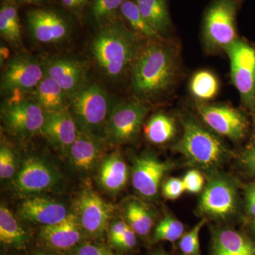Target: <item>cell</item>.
Instances as JSON below:
<instances>
[{
    "instance_id": "cell-40",
    "label": "cell",
    "mask_w": 255,
    "mask_h": 255,
    "mask_svg": "<svg viewBox=\"0 0 255 255\" xmlns=\"http://www.w3.org/2000/svg\"><path fill=\"white\" fill-rule=\"evenodd\" d=\"M129 228L130 226L124 219H114L112 222H110L108 231H107V236H108L110 244L121 237Z\"/></svg>"
},
{
    "instance_id": "cell-23",
    "label": "cell",
    "mask_w": 255,
    "mask_h": 255,
    "mask_svg": "<svg viewBox=\"0 0 255 255\" xmlns=\"http://www.w3.org/2000/svg\"><path fill=\"white\" fill-rule=\"evenodd\" d=\"M31 235L7 207L0 206V242L5 248L16 251H24Z\"/></svg>"
},
{
    "instance_id": "cell-16",
    "label": "cell",
    "mask_w": 255,
    "mask_h": 255,
    "mask_svg": "<svg viewBox=\"0 0 255 255\" xmlns=\"http://www.w3.org/2000/svg\"><path fill=\"white\" fill-rule=\"evenodd\" d=\"M45 75L55 80L70 99L87 81V67L82 60L69 56L48 58L41 62Z\"/></svg>"
},
{
    "instance_id": "cell-3",
    "label": "cell",
    "mask_w": 255,
    "mask_h": 255,
    "mask_svg": "<svg viewBox=\"0 0 255 255\" xmlns=\"http://www.w3.org/2000/svg\"><path fill=\"white\" fill-rule=\"evenodd\" d=\"M181 122L182 135L174 145V150L191 165L211 177L218 174V170L231 159L232 151L219 135L203 126L191 114L182 115Z\"/></svg>"
},
{
    "instance_id": "cell-15",
    "label": "cell",
    "mask_w": 255,
    "mask_h": 255,
    "mask_svg": "<svg viewBox=\"0 0 255 255\" xmlns=\"http://www.w3.org/2000/svg\"><path fill=\"white\" fill-rule=\"evenodd\" d=\"M27 24L32 38L44 45L66 41L71 33L68 21L49 9H34L27 13Z\"/></svg>"
},
{
    "instance_id": "cell-11",
    "label": "cell",
    "mask_w": 255,
    "mask_h": 255,
    "mask_svg": "<svg viewBox=\"0 0 255 255\" xmlns=\"http://www.w3.org/2000/svg\"><path fill=\"white\" fill-rule=\"evenodd\" d=\"M44 77L41 62L26 53L14 55L6 62L1 73V95L8 97L33 92Z\"/></svg>"
},
{
    "instance_id": "cell-44",
    "label": "cell",
    "mask_w": 255,
    "mask_h": 255,
    "mask_svg": "<svg viewBox=\"0 0 255 255\" xmlns=\"http://www.w3.org/2000/svg\"><path fill=\"white\" fill-rule=\"evenodd\" d=\"M32 255H61L59 253H53V252H37Z\"/></svg>"
},
{
    "instance_id": "cell-31",
    "label": "cell",
    "mask_w": 255,
    "mask_h": 255,
    "mask_svg": "<svg viewBox=\"0 0 255 255\" xmlns=\"http://www.w3.org/2000/svg\"><path fill=\"white\" fill-rule=\"evenodd\" d=\"M184 226L172 215L167 214L160 220L154 231L152 240L155 243L167 241L174 243L184 235Z\"/></svg>"
},
{
    "instance_id": "cell-41",
    "label": "cell",
    "mask_w": 255,
    "mask_h": 255,
    "mask_svg": "<svg viewBox=\"0 0 255 255\" xmlns=\"http://www.w3.org/2000/svg\"><path fill=\"white\" fill-rule=\"evenodd\" d=\"M246 206L248 214L255 217V182L247 187Z\"/></svg>"
},
{
    "instance_id": "cell-32",
    "label": "cell",
    "mask_w": 255,
    "mask_h": 255,
    "mask_svg": "<svg viewBox=\"0 0 255 255\" xmlns=\"http://www.w3.org/2000/svg\"><path fill=\"white\" fill-rule=\"evenodd\" d=\"M126 0H93L92 14L98 22L102 24L115 19L114 16L120 11L121 6Z\"/></svg>"
},
{
    "instance_id": "cell-19",
    "label": "cell",
    "mask_w": 255,
    "mask_h": 255,
    "mask_svg": "<svg viewBox=\"0 0 255 255\" xmlns=\"http://www.w3.org/2000/svg\"><path fill=\"white\" fill-rule=\"evenodd\" d=\"M42 135L62 153L67 152L78 138L80 129L68 109L58 112H44Z\"/></svg>"
},
{
    "instance_id": "cell-37",
    "label": "cell",
    "mask_w": 255,
    "mask_h": 255,
    "mask_svg": "<svg viewBox=\"0 0 255 255\" xmlns=\"http://www.w3.org/2000/svg\"><path fill=\"white\" fill-rule=\"evenodd\" d=\"M185 191L182 179L179 178H169L162 186V194L169 200H175Z\"/></svg>"
},
{
    "instance_id": "cell-33",
    "label": "cell",
    "mask_w": 255,
    "mask_h": 255,
    "mask_svg": "<svg viewBox=\"0 0 255 255\" xmlns=\"http://www.w3.org/2000/svg\"><path fill=\"white\" fill-rule=\"evenodd\" d=\"M207 219L203 218L189 232L183 235L179 241V248L183 255H201L199 235Z\"/></svg>"
},
{
    "instance_id": "cell-28",
    "label": "cell",
    "mask_w": 255,
    "mask_h": 255,
    "mask_svg": "<svg viewBox=\"0 0 255 255\" xmlns=\"http://www.w3.org/2000/svg\"><path fill=\"white\" fill-rule=\"evenodd\" d=\"M189 89L196 102L208 103L219 94L220 82L214 73L209 70H201L191 77Z\"/></svg>"
},
{
    "instance_id": "cell-18",
    "label": "cell",
    "mask_w": 255,
    "mask_h": 255,
    "mask_svg": "<svg viewBox=\"0 0 255 255\" xmlns=\"http://www.w3.org/2000/svg\"><path fill=\"white\" fill-rule=\"evenodd\" d=\"M85 237L78 217L75 213H69L61 222L50 226H42L38 238L48 249L58 251H69L78 246Z\"/></svg>"
},
{
    "instance_id": "cell-10",
    "label": "cell",
    "mask_w": 255,
    "mask_h": 255,
    "mask_svg": "<svg viewBox=\"0 0 255 255\" xmlns=\"http://www.w3.org/2000/svg\"><path fill=\"white\" fill-rule=\"evenodd\" d=\"M61 182V174L54 164L40 156H30L12 179L11 187L18 196L26 199L54 190Z\"/></svg>"
},
{
    "instance_id": "cell-7",
    "label": "cell",
    "mask_w": 255,
    "mask_h": 255,
    "mask_svg": "<svg viewBox=\"0 0 255 255\" xmlns=\"http://www.w3.org/2000/svg\"><path fill=\"white\" fill-rule=\"evenodd\" d=\"M149 110L146 102L135 97L114 105L106 124V142L123 145L135 141Z\"/></svg>"
},
{
    "instance_id": "cell-36",
    "label": "cell",
    "mask_w": 255,
    "mask_h": 255,
    "mask_svg": "<svg viewBox=\"0 0 255 255\" xmlns=\"http://www.w3.org/2000/svg\"><path fill=\"white\" fill-rule=\"evenodd\" d=\"M182 181L185 190L191 194H197L204 189V177L198 169H191L187 172Z\"/></svg>"
},
{
    "instance_id": "cell-48",
    "label": "cell",
    "mask_w": 255,
    "mask_h": 255,
    "mask_svg": "<svg viewBox=\"0 0 255 255\" xmlns=\"http://www.w3.org/2000/svg\"><path fill=\"white\" fill-rule=\"evenodd\" d=\"M84 1H87V0H84Z\"/></svg>"
},
{
    "instance_id": "cell-29",
    "label": "cell",
    "mask_w": 255,
    "mask_h": 255,
    "mask_svg": "<svg viewBox=\"0 0 255 255\" xmlns=\"http://www.w3.org/2000/svg\"><path fill=\"white\" fill-rule=\"evenodd\" d=\"M0 34L13 46L21 41V27L16 6L10 0H5L0 9Z\"/></svg>"
},
{
    "instance_id": "cell-30",
    "label": "cell",
    "mask_w": 255,
    "mask_h": 255,
    "mask_svg": "<svg viewBox=\"0 0 255 255\" xmlns=\"http://www.w3.org/2000/svg\"><path fill=\"white\" fill-rule=\"evenodd\" d=\"M120 12L129 23L132 31L140 35L144 39L162 38L142 16L135 1L126 0L121 6Z\"/></svg>"
},
{
    "instance_id": "cell-12",
    "label": "cell",
    "mask_w": 255,
    "mask_h": 255,
    "mask_svg": "<svg viewBox=\"0 0 255 255\" xmlns=\"http://www.w3.org/2000/svg\"><path fill=\"white\" fill-rule=\"evenodd\" d=\"M196 110L201 120L212 131L234 142H241L249 130V121L241 110L226 105L196 102Z\"/></svg>"
},
{
    "instance_id": "cell-43",
    "label": "cell",
    "mask_w": 255,
    "mask_h": 255,
    "mask_svg": "<svg viewBox=\"0 0 255 255\" xmlns=\"http://www.w3.org/2000/svg\"><path fill=\"white\" fill-rule=\"evenodd\" d=\"M8 55H9V51H8V50L6 49V48H4V47L2 46L1 47V60H2L3 58V61L5 59H6V58H7Z\"/></svg>"
},
{
    "instance_id": "cell-2",
    "label": "cell",
    "mask_w": 255,
    "mask_h": 255,
    "mask_svg": "<svg viewBox=\"0 0 255 255\" xmlns=\"http://www.w3.org/2000/svg\"><path fill=\"white\" fill-rule=\"evenodd\" d=\"M146 40L119 20L103 23L92 39L90 50L96 65L112 81L130 73L132 63Z\"/></svg>"
},
{
    "instance_id": "cell-1",
    "label": "cell",
    "mask_w": 255,
    "mask_h": 255,
    "mask_svg": "<svg viewBox=\"0 0 255 255\" xmlns=\"http://www.w3.org/2000/svg\"><path fill=\"white\" fill-rule=\"evenodd\" d=\"M179 56L172 45L162 38L146 40L130 69L135 98L147 102L168 94L179 77Z\"/></svg>"
},
{
    "instance_id": "cell-4",
    "label": "cell",
    "mask_w": 255,
    "mask_h": 255,
    "mask_svg": "<svg viewBox=\"0 0 255 255\" xmlns=\"http://www.w3.org/2000/svg\"><path fill=\"white\" fill-rule=\"evenodd\" d=\"M98 84L87 81L70 99L68 110L80 130L104 137L106 124L114 105Z\"/></svg>"
},
{
    "instance_id": "cell-27",
    "label": "cell",
    "mask_w": 255,
    "mask_h": 255,
    "mask_svg": "<svg viewBox=\"0 0 255 255\" xmlns=\"http://www.w3.org/2000/svg\"><path fill=\"white\" fill-rule=\"evenodd\" d=\"M125 221L137 236H146L154 225V214L145 203L132 199L124 208Z\"/></svg>"
},
{
    "instance_id": "cell-46",
    "label": "cell",
    "mask_w": 255,
    "mask_h": 255,
    "mask_svg": "<svg viewBox=\"0 0 255 255\" xmlns=\"http://www.w3.org/2000/svg\"><path fill=\"white\" fill-rule=\"evenodd\" d=\"M151 255H169L168 254H167V253H164V252L162 251H157L155 252V253H152Z\"/></svg>"
},
{
    "instance_id": "cell-20",
    "label": "cell",
    "mask_w": 255,
    "mask_h": 255,
    "mask_svg": "<svg viewBox=\"0 0 255 255\" xmlns=\"http://www.w3.org/2000/svg\"><path fill=\"white\" fill-rule=\"evenodd\" d=\"M18 217L28 223L50 226L66 219L69 212L62 203L43 196L26 198L18 207Z\"/></svg>"
},
{
    "instance_id": "cell-14",
    "label": "cell",
    "mask_w": 255,
    "mask_h": 255,
    "mask_svg": "<svg viewBox=\"0 0 255 255\" xmlns=\"http://www.w3.org/2000/svg\"><path fill=\"white\" fill-rule=\"evenodd\" d=\"M172 167V162L162 160L151 151L142 152L132 162V187L144 199L154 200L158 196L162 179Z\"/></svg>"
},
{
    "instance_id": "cell-22",
    "label": "cell",
    "mask_w": 255,
    "mask_h": 255,
    "mask_svg": "<svg viewBox=\"0 0 255 255\" xmlns=\"http://www.w3.org/2000/svg\"><path fill=\"white\" fill-rule=\"evenodd\" d=\"M211 255H255V243L234 230L219 228L213 233Z\"/></svg>"
},
{
    "instance_id": "cell-6",
    "label": "cell",
    "mask_w": 255,
    "mask_h": 255,
    "mask_svg": "<svg viewBox=\"0 0 255 255\" xmlns=\"http://www.w3.org/2000/svg\"><path fill=\"white\" fill-rule=\"evenodd\" d=\"M24 95L6 97L1 105V119L4 128L20 140H27L42 134L45 114L34 100Z\"/></svg>"
},
{
    "instance_id": "cell-47",
    "label": "cell",
    "mask_w": 255,
    "mask_h": 255,
    "mask_svg": "<svg viewBox=\"0 0 255 255\" xmlns=\"http://www.w3.org/2000/svg\"><path fill=\"white\" fill-rule=\"evenodd\" d=\"M253 230H254V231L255 232V217H254V219H253Z\"/></svg>"
},
{
    "instance_id": "cell-24",
    "label": "cell",
    "mask_w": 255,
    "mask_h": 255,
    "mask_svg": "<svg viewBox=\"0 0 255 255\" xmlns=\"http://www.w3.org/2000/svg\"><path fill=\"white\" fill-rule=\"evenodd\" d=\"M33 98L44 112H58L68 108L69 98L61 87L45 75L33 92Z\"/></svg>"
},
{
    "instance_id": "cell-39",
    "label": "cell",
    "mask_w": 255,
    "mask_h": 255,
    "mask_svg": "<svg viewBox=\"0 0 255 255\" xmlns=\"http://www.w3.org/2000/svg\"><path fill=\"white\" fill-rule=\"evenodd\" d=\"M136 233L129 228L118 239L113 242L111 246L121 251L131 250L137 244Z\"/></svg>"
},
{
    "instance_id": "cell-42",
    "label": "cell",
    "mask_w": 255,
    "mask_h": 255,
    "mask_svg": "<svg viewBox=\"0 0 255 255\" xmlns=\"http://www.w3.org/2000/svg\"><path fill=\"white\" fill-rule=\"evenodd\" d=\"M67 7L71 9H78L82 7L86 1L84 0H60Z\"/></svg>"
},
{
    "instance_id": "cell-5",
    "label": "cell",
    "mask_w": 255,
    "mask_h": 255,
    "mask_svg": "<svg viewBox=\"0 0 255 255\" xmlns=\"http://www.w3.org/2000/svg\"><path fill=\"white\" fill-rule=\"evenodd\" d=\"M237 0H214L203 21V42L209 53L225 51L238 39Z\"/></svg>"
},
{
    "instance_id": "cell-8",
    "label": "cell",
    "mask_w": 255,
    "mask_h": 255,
    "mask_svg": "<svg viewBox=\"0 0 255 255\" xmlns=\"http://www.w3.org/2000/svg\"><path fill=\"white\" fill-rule=\"evenodd\" d=\"M231 67L233 85L239 92L242 104L255 119V49L238 38L225 50Z\"/></svg>"
},
{
    "instance_id": "cell-38",
    "label": "cell",
    "mask_w": 255,
    "mask_h": 255,
    "mask_svg": "<svg viewBox=\"0 0 255 255\" xmlns=\"http://www.w3.org/2000/svg\"><path fill=\"white\" fill-rule=\"evenodd\" d=\"M240 162L249 173L255 175V134L250 143L241 152Z\"/></svg>"
},
{
    "instance_id": "cell-34",
    "label": "cell",
    "mask_w": 255,
    "mask_h": 255,
    "mask_svg": "<svg viewBox=\"0 0 255 255\" xmlns=\"http://www.w3.org/2000/svg\"><path fill=\"white\" fill-rule=\"evenodd\" d=\"M17 173V161L14 150L1 142L0 147V178L1 181L13 179Z\"/></svg>"
},
{
    "instance_id": "cell-21",
    "label": "cell",
    "mask_w": 255,
    "mask_h": 255,
    "mask_svg": "<svg viewBox=\"0 0 255 255\" xmlns=\"http://www.w3.org/2000/svg\"><path fill=\"white\" fill-rule=\"evenodd\" d=\"M98 169L99 184L110 194H117L122 191L131 176L125 159L117 151L104 157Z\"/></svg>"
},
{
    "instance_id": "cell-17",
    "label": "cell",
    "mask_w": 255,
    "mask_h": 255,
    "mask_svg": "<svg viewBox=\"0 0 255 255\" xmlns=\"http://www.w3.org/2000/svg\"><path fill=\"white\" fill-rule=\"evenodd\" d=\"M106 140L101 135L80 130L78 138L66 155L72 168L80 174H89L104 158Z\"/></svg>"
},
{
    "instance_id": "cell-25",
    "label": "cell",
    "mask_w": 255,
    "mask_h": 255,
    "mask_svg": "<svg viewBox=\"0 0 255 255\" xmlns=\"http://www.w3.org/2000/svg\"><path fill=\"white\" fill-rule=\"evenodd\" d=\"M177 132L175 119L162 112L153 114L144 127L145 138L156 145L169 143L176 137Z\"/></svg>"
},
{
    "instance_id": "cell-35",
    "label": "cell",
    "mask_w": 255,
    "mask_h": 255,
    "mask_svg": "<svg viewBox=\"0 0 255 255\" xmlns=\"http://www.w3.org/2000/svg\"><path fill=\"white\" fill-rule=\"evenodd\" d=\"M68 253L69 255H117L110 247L92 242H81Z\"/></svg>"
},
{
    "instance_id": "cell-9",
    "label": "cell",
    "mask_w": 255,
    "mask_h": 255,
    "mask_svg": "<svg viewBox=\"0 0 255 255\" xmlns=\"http://www.w3.org/2000/svg\"><path fill=\"white\" fill-rule=\"evenodd\" d=\"M239 207L237 183L229 176H211L199 199L198 211L204 218L226 220L233 217Z\"/></svg>"
},
{
    "instance_id": "cell-26",
    "label": "cell",
    "mask_w": 255,
    "mask_h": 255,
    "mask_svg": "<svg viewBox=\"0 0 255 255\" xmlns=\"http://www.w3.org/2000/svg\"><path fill=\"white\" fill-rule=\"evenodd\" d=\"M142 16L161 36L171 27L168 6L166 0H134Z\"/></svg>"
},
{
    "instance_id": "cell-13",
    "label": "cell",
    "mask_w": 255,
    "mask_h": 255,
    "mask_svg": "<svg viewBox=\"0 0 255 255\" xmlns=\"http://www.w3.org/2000/svg\"><path fill=\"white\" fill-rule=\"evenodd\" d=\"M74 207L85 236L99 240L105 236L114 212L112 205L95 191L86 188L78 194Z\"/></svg>"
},
{
    "instance_id": "cell-45",
    "label": "cell",
    "mask_w": 255,
    "mask_h": 255,
    "mask_svg": "<svg viewBox=\"0 0 255 255\" xmlns=\"http://www.w3.org/2000/svg\"><path fill=\"white\" fill-rule=\"evenodd\" d=\"M19 2L24 3V4H33V3H38L43 1V0H18Z\"/></svg>"
}]
</instances>
